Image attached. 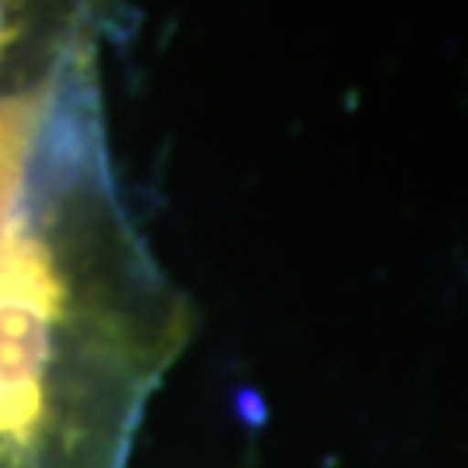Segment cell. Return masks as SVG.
Wrapping results in <instances>:
<instances>
[{
    "label": "cell",
    "mask_w": 468,
    "mask_h": 468,
    "mask_svg": "<svg viewBox=\"0 0 468 468\" xmlns=\"http://www.w3.org/2000/svg\"><path fill=\"white\" fill-rule=\"evenodd\" d=\"M187 336L122 198L101 84L0 101V468H125Z\"/></svg>",
    "instance_id": "6da1fadb"
},
{
    "label": "cell",
    "mask_w": 468,
    "mask_h": 468,
    "mask_svg": "<svg viewBox=\"0 0 468 468\" xmlns=\"http://www.w3.org/2000/svg\"><path fill=\"white\" fill-rule=\"evenodd\" d=\"M115 17L118 0H0V98L101 56Z\"/></svg>",
    "instance_id": "7a4b0ae2"
}]
</instances>
